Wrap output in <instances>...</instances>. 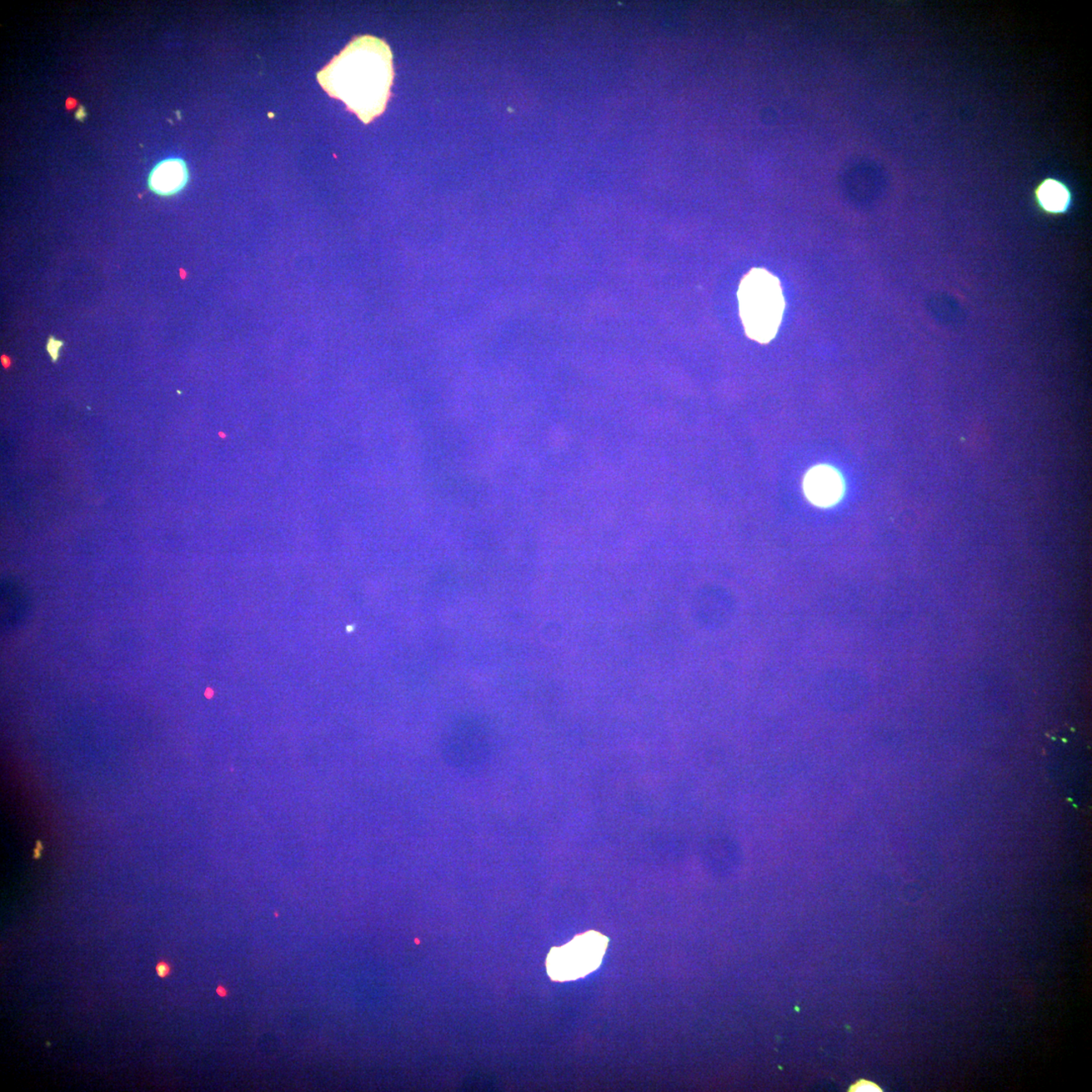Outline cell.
<instances>
[{"label": "cell", "mask_w": 1092, "mask_h": 1092, "mask_svg": "<svg viewBox=\"0 0 1092 1092\" xmlns=\"http://www.w3.org/2000/svg\"><path fill=\"white\" fill-rule=\"evenodd\" d=\"M318 82L364 124L384 112L394 80L393 54L379 38L353 40L318 73Z\"/></svg>", "instance_id": "1"}, {"label": "cell", "mask_w": 1092, "mask_h": 1092, "mask_svg": "<svg viewBox=\"0 0 1092 1092\" xmlns=\"http://www.w3.org/2000/svg\"><path fill=\"white\" fill-rule=\"evenodd\" d=\"M739 312L745 332L759 342H769L782 320L784 299L780 283L764 269H753L741 280Z\"/></svg>", "instance_id": "2"}, {"label": "cell", "mask_w": 1092, "mask_h": 1092, "mask_svg": "<svg viewBox=\"0 0 1092 1092\" xmlns=\"http://www.w3.org/2000/svg\"><path fill=\"white\" fill-rule=\"evenodd\" d=\"M607 946L608 939L592 930L575 936L567 945L553 949L546 961L550 978L563 982L592 973L602 962Z\"/></svg>", "instance_id": "3"}, {"label": "cell", "mask_w": 1092, "mask_h": 1092, "mask_svg": "<svg viewBox=\"0 0 1092 1092\" xmlns=\"http://www.w3.org/2000/svg\"><path fill=\"white\" fill-rule=\"evenodd\" d=\"M806 497L819 507H830L844 494V480L838 470L828 465H818L806 474L803 482Z\"/></svg>", "instance_id": "4"}, {"label": "cell", "mask_w": 1092, "mask_h": 1092, "mask_svg": "<svg viewBox=\"0 0 1092 1092\" xmlns=\"http://www.w3.org/2000/svg\"><path fill=\"white\" fill-rule=\"evenodd\" d=\"M188 180V172L183 160L168 159L160 162L150 173L149 188L162 197H172L183 190Z\"/></svg>", "instance_id": "5"}, {"label": "cell", "mask_w": 1092, "mask_h": 1092, "mask_svg": "<svg viewBox=\"0 0 1092 1092\" xmlns=\"http://www.w3.org/2000/svg\"><path fill=\"white\" fill-rule=\"evenodd\" d=\"M29 609L28 595L24 590H2V623L4 628L21 623Z\"/></svg>", "instance_id": "6"}, {"label": "cell", "mask_w": 1092, "mask_h": 1092, "mask_svg": "<svg viewBox=\"0 0 1092 1092\" xmlns=\"http://www.w3.org/2000/svg\"><path fill=\"white\" fill-rule=\"evenodd\" d=\"M1038 200L1041 207L1047 212L1063 213L1070 204V193L1064 184L1055 180H1048L1041 184Z\"/></svg>", "instance_id": "7"}, {"label": "cell", "mask_w": 1092, "mask_h": 1092, "mask_svg": "<svg viewBox=\"0 0 1092 1092\" xmlns=\"http://www.w3.org/2000/svg\"><path fill=\"white\" fill-rule=\"evenodd\" d=\"M63 347V340L58 339L55 337H50L48 338L46 350L53 363H57V360L60 358V352H61Z\"/></svg>", "instance_id": "8"}, {"label": "cell", "mask_w": 1092, "mask_h": 1092, "mask_svg": "<svg viewBox=\"0 0 1092 1092\" xmlns=\"http://www.w3.org/2000/svg\"><path fill=\"white\" fill-rule=\"evenodd\" d=\"M156 972L160 978H167V977L172 974V965H170L167 961L160 960L156 965Z\"/></svg>", "instance_id": "9"}, {"label": "cell", "mask_w": 1092, "mask_h": 1092, "mask_svg": "<svg viewBox=\"0 0 1092 1092\" xmlns=\"http://www.w3.org/2000/svg\"><path fill=\"white\" fill-rule=\"evenodd\" d=\"M853 1091H881L879 1087L870 1081H860L854 1087Z\"/></svg>", "instance_id": "10"}, {"label": "cell", "mask_w": 1092, "mask_h": 1092, "mask_svg": "<svg viewBox=\"0 0 1092 1092\" xmlns=\"http://www.w3.org/2000/svg\"><path fill=\"white\" fill-rule=\"evenodd\" d=\"M215 991H217L218 995L221 996V998H226L229 994L227 989L224 988L223 985H219Z\"/></svg>", "instance_id": "11"}]
</instances>
